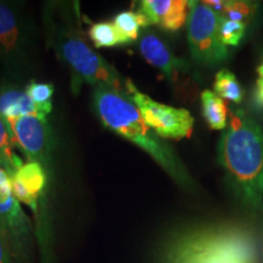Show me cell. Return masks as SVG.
Returning a JSON list of instances; mask_svg holds the SVG:
<instances>
[{
  "mask_svg": "<svg viewBox=\"0 0 263 263\" xmlns=\"http://www.w3.org/2000/svg\"><path fill=\"white\" fill-rule=\"evenodd\" d=\"M218 144L219 163L236 199L250 210L263 207V132L244 108L229 111Z\"/></svg>",
  "mask_w": 263,
  "mask_h": 263,
  "instance_id": "obj_1",
  "label": "cell"
},
{
  "mask_svg": "<svg viewBox=\"0 0 263 263\" xmlns=\"http://www.w3.org/2000/svg\"><path fill=\"white\" fill-rule=\"evenodd\" d=\"M94 107L105 127L149 154L178 185L193 188V178L182 161L172 147L144 122L139 110L126 93L105 84L95 85Z\"/></svg>",
  "mask_w": 263,
  "mask_h": 263,
  "instance_id": "obj_2",
  "label": "cell"
},
{
  "mask_svg": "<svg viewBox=\"0 0 263 263\" xmlns=\"http://www.w3.org/2000/svg\"><path fill=\"white\" fill-rule=\"evenodd\" d=\"M257 241L249 227L217 224L184 232L171 242L166 263H257Z\"/></svg>",
  "mask_w": 263,
  "mask_h": 263,
  "instance_id": "obj_3",
  "label": "cell"
},
{
  "mask_svg": "<svg viewBox=\"0 0 263 263\" xmlns=\"http://www.w3.org/2000/svg\"><path fill=\"white\" fill-rule=\"evenodd\" d=\"M55 48L72 72L85 83L105 84L112 89L126 93V80L121 77L114 66L95 52L87 44L77 29L61 25L54 39Z\"/></svg>",
  "mask_w": 263,
  "mask_h": 263,
  "instance_id": "obj_4",
  "label": "cell"
},
{
  "mask_svg": "<svg viewBox=\"0 0 263 263\" xmlns=\"http://www.w3.org/2000/svg\"><path fill=\"white\" fill-rule=\"evenodd\" d=\"M219 20L221 14L203 2H189L188 43L192 57L199 64L213 66L228 57V49L219 39Z\"/></svg>",
  "mask_w": 263,
  "mask_h": 263,
  "instance_id": "obj_5",
  "label": "cell"
},
{
  "mask_svg": "<svg viewBox=\"0 0 263 263\" xmlns=\"http://www.w3.org/2000/svg\"><path fill=\"white\" fill-rule=\"evenodd\" d=\"M126 94L139 110L144 122L161 139L179 140L192 136L194 117L188 110L154 100L149 95L141 93L129 80H126Z\"/></svg>",
  "mask_w": 263,
  "mask_h": 263,
  "instance_id": "obj_6",
  "label": "cell"
},
{
  "mask_svg": "<svg viewBox=\"0 0 263 263\" xmlns=\"http://www.w3.org/2000/svg\"><path fill=\"white\" fill-rule=\"evenodd\" d=\"M0 227L8 236L15 263L27 261L32 244V229L21 203L15 199L10 177L0 166Z\"/></svg>",
  "mask_w": 263,
  "mask_h": 263,
  "instance_id": "obj_7",
  "label": "cell"
},
{
  "mask_svg": "<svg viewBox=\"0 0 263 263\" xmlns=\"http://www.w3.org/2000/svg\"><path fill=\"white\" fill-rule=\"evenodd\" d=\"M12 143L28 162H37L48 170L52 155V132L47 116L27 115L6 122Z\"/></svg>",
  "mask_w": 263,
  "mask_h": 263,
  "instance_id": "obj_8",
  "label": "cell"
},
{
  "mask_svg": "<svg viewBox=\"0 0 263 263\" xmlns=\"http://www.w3.org/2000/svg\"><path fill=\"white\" fill-rule=\"evenodd\" d=\"M29 41L26 25L15 5L0 2V59L18 70L28 62Z\"/></svg>",
  "mask_w": 263,
  "mask_h": 263,
  "instance_id": "obj_9",
  "label": "cell"
},
{
  "mask_svg": "<svg viewBox=\"0 0 263 263\" xmlns=\"http://www.w3.org/2000/svg\"><path fill=\"white\" fill-rule=\"evenodd\" d=\"M15 199L31 211L38 213L39 202L45 196L48 184L47 170L37 162H26L10 178Z\"/></svg>",
  "mask_w": 263,
  "mask_h": 263,
  "instance_id": "obj_10",
  "label": "cell"
},
{
  "mask_svg": "<svg viewBox=\"0 0 263 263\" xmlns=\"http://www.w3.org/2000/svg\"><path fill=\"white\" fill-rule=\"evenodd\" d=\"M139 50L147 64L162 72L171 83H177L185 73V62L177 58L166 43L154 33H145L140 38Z\"/></svg>",
  "mask_w": 263,
  "mask_h": 263,
  "instance_id": "obj_11",
  "label": "cell"
},
{
  "mask_svg": "<svg viewBox=\"0 0 263 263\" xmlns=\"http://www.w3.org/2000/svg\"><path fill=\"white\" fill-rule=\"evenodd\" d=\"M139 12L149 25H156L166 31H178L188 21L189 2L185 0H143Z\"/></svg>",
  "mask_w": 263,
  "mask_h": 263,
  "instance_id": "obj_12",
  "label": "cell"
},
{
  "mask_svg": "<svg viewBox=\"0 0 263 263\" xmlns=\"http://www.w3.org/2000/svg\"><path fill=\"white\" fill-rule=\"evenodd\" d=\"M27 115H39L27 93L14 84H3L0 87V117L4 122Z\"/></svg>",
  "mask_w": 263,
  "mask_h": 263,
  "instance_id": "obj_13",
  "label": "cell"
},
{
  "mask_svg": "<svg viewBox=\"0 0 263 263\" xmlns=\"http://www.w3.org/2000/svg\"><path fill=\"white\" fill-rule=\"evenodd\" d=\"M202 115L211 129L224 130L228 126L229 110L226 101L215 91L205 89L201 93Z\"/></svg>",
  "mask_w": 263,
  "mask_h": 263,
  "instance_id": "obj_14",
  "label": "cell"
},
{
  "mask_svg": "<svg viewBox=\"0 0 263 263\" xmlns=\"http://www.w3.org/2000/svg\"><path fill=\"white\" fill-rule=\"evenodd\" d=\"M114 25L122 38L123 45H128L137 41L139 37L140 28L149 26V22L145 16L140 14L139 11H123L116 15Z\"/></svg>",
  "mask_w": 263,
  "mask_h": 263,
  "instance_id": "obj_15",
  "label": "cell"
},
{
  "mask_svg": "<svg viewBox=\"0 0 263 263\" xmlns=\"http://www.w3.org/2000/svg\"><path fill=\"white\" fill-rule=\"evenodd\" d=\"M14 146L8 126H6L4 120L0 117V166L4 168L10 178L24 164L20 156L15 153Z\"/></svg>",
  "mask_w": 263,
  "mask_h": 263,
  "instance_id": "obj_16",
  "label": "cell"
},
{
  "mask_svg": "<svg viewBox=\"0 0 263 263\" xmlns=\"http://www.w3.org/2000/svg\"><path fill=\"white\" fill-rule=\"evenodd\" d=\"M213 89L223 100L233 101L235 104L241 103L242 98H244V89L240 85L239 81L236 80L235 74L226 68L218 71V73L216 74Z\"/></svg>",
  "mask_w": 263,
  "mask_h": 263,
  "instance_id": "obj_17",
  "label": "cell"
},
{
  "mask_svg": "<svg viewBox=\"0 0 263 263\" xmlns=\"http://www.w3.org/2000/svg\"><path fill=\"white\" fill-rule=\"evenodd\" d=\"M26 93L34 104L38 114L42 116H48L52 110V95L54 85L51 83H41V82H29L25 89Z\"/></svg>",
  "mask_w": 263,
  "mask_h": 263,
  "instance_id": "obj_18",
  "label": "cell"
},
{
  "mask_svg": "<svg viewBox=\"0 0 263 263\" xmlns=\"http://www.w3.org/2000/svg\"><path fill=\"white\" fill-rule=\"evenodd\" d=\"M88 34L94 43L95 48H112L123 45L122 38L117 28L110 22H97L90 26Z\"/></svg>",
  "mask_w": 263,
  "mask_h": 263,
  "instance_id": "obj_19",
  "label": "cell"
},
{
  "mask_svg": "<svg viewBox=\"0 0 263 263\" xmlns=\"http://www.w3.org/2000/svg\"><path fill=\"white\" fill-rule=\"evenodd\" d=\"M246 24L223 17L221 15L219 20L218 34L222 44L226 47H236L245 34Z\"/></svg>",
  "mask_w": 263,
  "mask_h": 263,
  "instance_id": "obj_20",
  "label": "cell"
},
{
  "mask_svg": "<svg viewBox=\"0 0 263 263\" xmlns=\"http://www.w3.org/2000/svg\"><path fill=\"white\" fill-rule=\"evenodd\" d=\"M257 5L252 2H240V0H229L226 2L221 15L223 17L246 24V21L254 16Z\"/></svg>",
  "mask_w": 263,
  "mask_h": 263,
  "instance_id": "obj_21",
  "label": "cell"
},
{
  "mask_svg": "<svg viewBox=\"0 0 263 263\" xmlns=\"http://www.w3.org/2000/svg\"><path fill=\"white\" fill-rule=\"evenodd\" d=\"M0 263H15L11 245L2 227H0Z\"/></svg>",
  "mask_w": 263,
  "mask_h": 263,
  "instance_id": "obj_22",
  "label": "cell"
},
{
  "mask_svg": "<svg viewBox=\"0 0 263 263\" xmlns=\"http://www.w3.org/2000/svg\"><path fill=\"white\" fill-rule=\"evenodd\" d=\"M258 78L256 82V90H255V100L259 106L263 107V61L257 67Z\"/></svg>",
  "mask_w": 263,
  "mask_h": 263,
  "instance_id": "obj_23",
  "label": "cell"
}]
</instances>
